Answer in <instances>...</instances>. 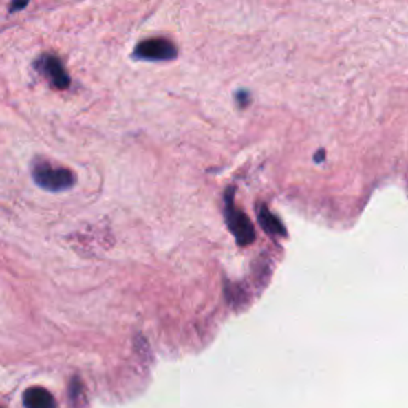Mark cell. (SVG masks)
Returning a JSON list of instances; mask_svg holds the SVG:
<instances>
[{"mask_svg":"<svg viewBox=\"0 0 408 408\" xmlns=\"http://www.w3.org/2000/svg\"><path fill=\"white\" fill-rule=\"evenodd\" d=\"M32 178L39 187L48 191H63L74 185L75 178L69 169L58 168L45 161H37L32 168Z\"/></svg>","mask_w":408,"mask_h":408,"instance_id":"1","label":"cell"},{"mask_svg":"<svg viewBox=\"0 0 408 408\" xmlns=\"http://www.w3.org/2000/svg\"><path fill=\"white\" fill-rule=\"evenodd\" d=\"M134 56L145 61H171L178 56V48L168 39H147L138 43V47L134 48Z\"/></svg>","mask_w":408,"mask_h":408,"instance_id":"2","label":"cell"},{"mask_svg":"<svg viewBox=\"0 0 408 408\" xmlns=\"http://www.w3.org/2000/svg\"><path fill=\"white\" fill-rule=\"evenodd\" d=\"M35 69L50 80V83L58 89H67L70 85L69 74L65 72L61 61L53 54H43L35 61Z\"/></svg>","mask_w":408,"mask_h":408,"instance_id":"3","label":"cell"},{"mask_svg":"<svg viewBox=\"0 0 408 408\" xmlns=\"http://www.w3.org/2000/svg\"><path fill=\"white\" fill-rule=\"evenodd\" d=\"M24 405L26 408H58L52 392L43 387H31L24 392Z\"/></svg>","mask_w":408,"mask_h":408,"instance_id":"4","label":"cell"},{"mask_svg":"<svg viewBox=\"0 0 408 408\" xmlns=\"http://www.w3.org/2000/svg\"><path fill=\"white\" fill-rule=\"evenodd\" d=\"M228 222L231 231H233L241 244H249L254 239V230H252L250 222L244 214L231 213Z\"/></svg>","mask_w":408,"mask_h":408,"instance_id":"5","label":"cell"},{"mask_svg":"<svg viewBox=\"0 0 408 408\" xmlns=\"http://www.w3.org/2000/svg\"><path fill=\"white\" fill-rule=\"evenodd\" d=\"M260 222H261V225H264V228L271 231V233H279L281 231L278 220L271 217V214L268 213V211H265V213L260 214Z\"/></svg>","mask_w":408,"mask_h":408,"instance_id":"6","label":"cell"},{"mask_svg":"<svg viewBox=\"0 0 408 408\" xmlns=\"http://www.w3.org/2000/svg\"><path fill=\"white\" fill-rule=\"evenodd\" d=\"M29 3V0H13V3L10 5V12H19V10H23L26 5Z\"/></svg>","mask_w":408,"mask_h":408,"instance_id":"7","label":"cell"},{"mask_svg":"<svg viewBox=\"0 0 408 408\" xmlns=\"http://www.w3.org/2000/svg\"><path fill=\"white\" fill-rule=\"evenodd\" d=\"M236 99H238L239 105H248V104H249V100H250L249 93L246 92V89H243V92H239L238 94H236Z\"/></svg>","mask_w":408,"mask_h":408,"instance_id":"8","label":"cell"}]
</instances>
